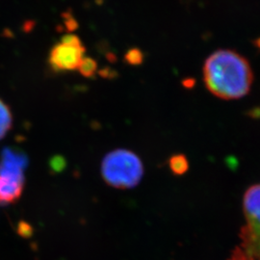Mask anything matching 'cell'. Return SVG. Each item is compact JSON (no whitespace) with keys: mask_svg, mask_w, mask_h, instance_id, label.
<instances>
[{"mask_svg":"<svg viewBox=\"0 0 260 260\" xmlns=\"http://www.w3.org/2000/svg\"><path fill=\"white\" fill-rule=\"evenodd\" d=\"M13 125V115L9 106L0 99V140L3 139Z\"/></svg>","mask_w":260,"mask_h":260,"instance_id":"52a82bcc","label":"cell"},{"mask_svg":"<svg viewBox=\"0 0 260 260\" xmlns=\"http://www.w3.org/2000/svg\"><path fill=\"white\" fill-rule=\"evenodd\" d=\"M169 166L171 171L173 172V174L177 176H181L188 171L189 164H188L187 158L183 154H177L170 158Z\"/></svg>","mask_w":260,"mask_h":260,"instance_id":"ba28073f","label":"cell"},{"mask_svg":"<svg viewBox=\"0 0 260 260\" xmlns=\"http://www.w3.org/2000/svg\"><path fill=\"white\" fill-rule=\"evenodd\" d=\"M26 154L18 149L5 148L0 159V176L25 179L24 171L27 167Z\"/></svg>","mask_w":260,"mask_h":260,"instance_id":"5b68a950","label":"cell"},{"mask_svg":"<svg viewBox=\"0 0 260 260\" xmlns=\"http://www.w3.org/2000/svg\"><path fill=\"white\" fill-rule=\"evenodd\" d=\"M204 80L213 95L233 101L250 93L253 74L245 57L231 49H219L205 60Z\"/></svg>","mask_w":260,"mask_h":260,"instance_id":"6da1fadb","label":"cell"},{"mask_svg":"<svg viewBox=\"0 0 260 260\" xmlns=\"http://www.w3.org/2000/svg\"><path fill=\"white\" fill-rule=\"evenodd\" d=\"M98 64L91 57H84L78 71L85 77H93L96 73Z\"/></svg>","mask_w":260,"mask_h":260,"instance_id":"9c48e42d","label":"cell"},{"mask_svg":"<svg viewBox=\"0 0 260 260\" xmlns=\"http://www.w3.org/2000/svg\"><path fill=\"white\" fill-rule=\"evenodd\" d=\"M245 223L239 243L228 260H260V184L251 186L244 196Z\"/></svg>","mask_w":260,"mask_h":260,"instance_id":"7a4b0ae2","label":"cell"},{"mask_svg":"<svg viewBox=\"0 0 260 260\" xmlns=\"http://www.w3.org/2000/svg\"><path fill=\"white\" fill-rule=\"evenodd\" d=\"M25 179L0 176V205L15 204L23 193Z\"/></svg>","mask_w":260,"mask_h":260,"instance_id":"8992f818","label":"cell"},{"mask_svg":"<svg viewBox=\"0 0 260 260\" xmlns=\"http://www.w3.org/2000/svg\"><path fill=\"white\" fill-rule=\"evenodd\" d=\"M102 175L104 181L117 189L138 185L144 175L139 156L128 149H115L103 158Z\"/></svg>","mask_w":260,"mask_h":260,"instance_id":"3957f363","label":"cell"},{"mask_svg":"<svg viewBox=\"0 0 260 260\" xmlns=\"http://www.w3.org/2000/svg\"><path fill=\"white\" fill-rule=\"evenodd\" d=\"M85 52L86 48L79 37L68 34L50 49L48 65L55 73L78 71Z\"/></svg>","mask_w":260,"mask_h":260,"instance_id":"277c9868","label":"cell"},{"mask_svg":"<svg viewBox=\"0 0 260 260\" xmlns=\"http://www.w3.org/2000/svg\"><path fill=\"white\" fill-rule=\"evenodd\" d=\"M19 235H21L24 238H28L32 235L33 233V229L29 223H25V222H20L19 224Z\"/></svg>","mask_w":260,"mask_h":260,"instance_id":"30bf717a","label":"cell"}]
</instances>
